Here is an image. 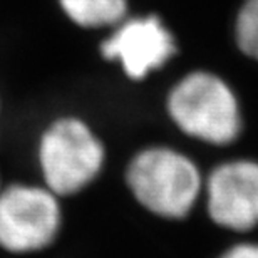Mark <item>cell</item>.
<instances>
[{
    "label": "cell",
    "mask_w": 258,
    "mask_h": 258,
    "mask_svg": "<svg viewBox=\"0 0 258 258\" xmlns=\"http://www.w3.org/2000/svg\"><path fill=\"white\" fill-rule=\"evenodd\" d=\"M104 163V143L81 117H55L40 133L37 164L42 184L60 198L89 188L99 178Z\"/></svg>",
    "instance_id": "obj_1"
},
{
    "label": "cell",
    "mask_w": 258,
    "mask_h": 258,
    "mask_svg": "<svg viewBox=\"0 0 258 258\" xmlns=\"http://www.w3.org/2000/svg\"><path fill=\"white\" fill-rule=\"evenodd\" d=\"M126 184L143 208L161 218L186 216L198 200L201 176L191 159L156 146L134 154L126 168Z\"/></svg>",
    "instance_id": "obj_2"
},
{
    "label": "cell",
    "mask_w": 258,
    "mask_h": 258,
    "mask_svg": "<svg viewBox=\"0 0 258 258\" xmlns=\"http://www.w3.org/2000/svg\"><path fill=\"white\" fill-rule=\"evenodd\" d=\"M168 114L184 134L211 144L233 143L241 131V116L233 91L205 71L184 76L169 91Z\"/></svg>",
    "instance_id": "obj_3"
},
{
    "label": "cell",
    "mask_w": 258,
    "mask_h": 258,
    "mask_svg": "<svg viewBox=\"0 0 258 258\" xmlns=\"http://www.w3.org/2000/svg\"><path fill=\"white\" fill-rule=\"evenodd\" d=\"M60 196L44 184L14 183L0 189V248L15 255L49 248L62 228Z\"/></svg>",
    "instance_id": "obj_4"
},
{
    "label": "cell",
    "mask_w": 258,
    "mask_h": 258,
    "mask_svg": "<svg viewBox=\"0 0 258 258\" xmlns=\"http://www.w3.org/2000/svg\"><path fill=\"white\" fill-rule=\"evenodd\" d=\"M99 50L131 81H143L171 60L176 54V40L158 15L126 17L111 27Z\"/></svg>",
    "instance_id": "obj_5"
},
{
    "label": "cell",
    "mask_w": 258,
    "mask_h": 258,
    "mask_svg": "<svg viewBox=\"0 0 258 258\" xmlns=\"http://www.w3.org/2000/svg\"><path fill=\"white\" fill-rule=\"evenodd\" d=\"M208 213L215 223L243 231L258 225V163L221 164L206 183Z\"/></svg>",
    "instance_id": "obj_6"
},
{
    "label": "cell",
    "mask_w": 258,
    "mask_h": 258,
    "mask_svg": "<svg viewBox=\"0 0 258 258\" xmlns=\"http://www.w3.org/2000/svg\"><path fill=\"white\" fill-rule=\"evenodd\" d=\"M64 15L82 29L114 27L127 17V0H57Z\"/></svg>",
    "instance_id": "obj_7"
},
{
    "label": "cell",
    "mask_w": 258,
    "mask_h": 258,
    "mask_svg": "<svg viewBox=\"0 0 258 258\" xmlns=\"http://www.w3.org/2000/svg\"><path fill=\"white\" fill-rule=\"evenodd\" d=\"M236 44L246 55L258 60V0H246L235 25Z\"/></svg>",
    "instance_id": "obj_8"
},
{
    "label": "cell",
    "mask_w": 258,
    "mask_h": 258,
    "mask_svg": "<svg viewBox=\"0 0 258 258\" xmlns=\"http://www.w3.org/2000/svg\"><path fill=\"white\" fill-rule=\"evenodd\" d=\"M221 258H258V245L241 243L228 250Z\"/></svg>",
    "instance_id": "obj_9"
},
{
    "label": "cell",
    "mask_w": 258,
    "mask_h": 258,
    "mask_svg": "<svg viewBox=\"0 0 258 258\" xmlns=\"http://www.w3.org/2000/svg\"><path fill=\"white\" fill-rule=\"evenodd\" d=\"M0 189H2V181H0Z\"/></svg>",
    "instance_id": "obj_10"
}]
</instances>
